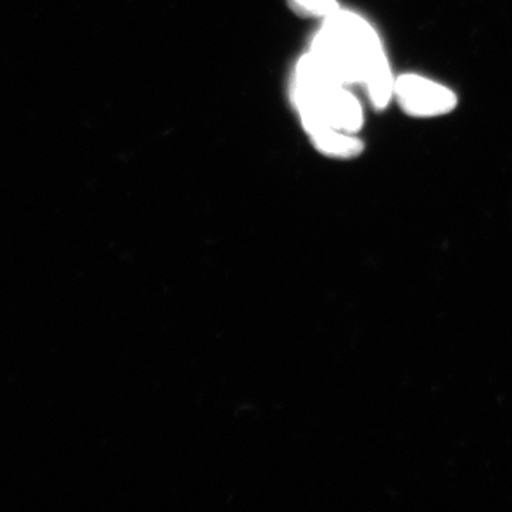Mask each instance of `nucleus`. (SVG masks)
<instances>
[{
	"instance_id": "2",
	"label": "nucleus",
	"mask_w": 512,
	"mask_h": 512,
	"mask_svg": "<svg viewBox=\"0 0 512 512\" xmlns=\"http://www.w3.org/2000/svg\"><path fill=\"white\" fill-rule=\"evenodd\" d=\"M319 106L330 127L355 134L363 126L362 106L345 86H335L326 90L320 96Z\"/></svg>"
},
{
	"instance_id": "3",
	"label": "nucleus",
	"mask_w": 512,
	"mask_h": 512,
	"mask_svg": "<svg viewBox=\"0 0 512 512\" xmlns=\"http://www.w3.org/2000/svg\"><path fill=\"white\" fill-rule=\"evenodd\" d=\"M313 147L323 156L349 160L359 157L365 150L362 141L355 134L340 131L338 128L326 127L309 136Z\"/></svg>"
},
{
	"instance_id": "4",
	"label": "nucleus",
	"mask_w": 512,
	"mask_h": 512,
	"mask_svg": "<svg viewBox=\"0 0 512 512\" xmlns=\"http://www.w3.org/2000/svg\"><path fill=\"white\" fill-rule=\"evenodd\" d=\"M288 6L302 18L329 19L340 10L336 0H288Z\"/></svg>"
},
{
	"instance_id": "1",
	"label": "nucleus",
	"mask_w": 512,
	"mask_h": 512,
	"mask_svg": "<svg viewBox=\"0 0 512 512\" xmlns=\"http://www.w3.org/2000/svg\"><path fill=\"white\" fill-rule=\"evenodd\" d=\"M393 97L412 117H436L457 107V96L443 84L420 74L407 73L394 80Z\"/></svg>"
}]
</instances>
